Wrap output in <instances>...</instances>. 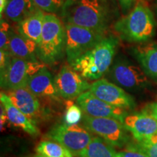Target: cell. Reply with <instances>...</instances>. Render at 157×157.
<instances>
[{
	"label": "cell",
	"instance_id": "1",
	"mask_svg": "<svg viewBox=\"0 0 157 157\" xmlns=\"http://www.w3.org/2000/svg\"><path fill=\"white\" fill-rule=\"evenodd\" d=\"M64 24L69 23L107 34L119 19L117 0H66L60 10Z\"/></svg>",
	"mask_w": 157,
	"mask_h": 157
},
{
	"label": "cell",
	"instance_id": "2",
	"mask_svg": "<svg viewBox=\"0 0 157 157\" xmlns=\"http://www.w3.org/2000/svg\"><path fill=\"white\" fill-rule=\"evenodd\" d=\"M119 44L117 36L107 35L94 48L78 57L71 66L86 80L101 79L112 66Z\"/></svg>",
	"mask_w": 157,
	"mask_h": 157
},
{
	"label": "cell",
	"instance_id": "3",
	"mask_svg": "<svg viewBox=\"0 0 157 157\" xmlns=\"http://www.w3.org/2000/svg\"><path fill=\"white\" fill-rule=\"evenodd\" d=\"M113 28L119 38L125 42L143 44L155 36L156 23L151 9L140 1L127 15L118 19Z\"/></svg>",
	"mask_w": 157,
	"mask_h": 157
},
{
	"label": "cell",
	"instance_id": "4",
	"mask_svg": "<svg viewBox=\"0 0 157 157\" xmlns=\"http://www.w3.org/2000/svg\"><path fill=\"white\" fill-rule=\"evenodd\" d=\"M66 48V29L60 18L44 13L40 41L37 44V58L42 63L54 65L63 58Z\"/></svg>",
	"mask_w": 157,
	"mask_h": 157
},
{
	"label": "cell",
	"instance_id": "5",
	"mask_svg": "<svg viewBox=\"0 0 157 157\" xmlns=\"http://www.w3.org/2000/svg\"><path fill=\"white\" fill-rule=\"evenodd\" d=\"M65 53L71 66L78 57L85 53L107 36L93 29L66 23Z\"/></svg>",
	"mask_w": 157,
	"mask_h": 157
},
{
	"label": "cell",
	"instance_id": "6",
	"mask_svg": "<svg viewBox=\"0 0 157 157\" xmlns=\"http://www.w3.org/2000/svg\"><path fill=\"white\" fill-rule=\"evenodd\" d=\"M46 137L48 140L60 143L74 156L78 157L91 142L93 136L84 125L65 123L55 125L47 133Z\"/></svg>",
	"mask_w": 157,
	"mask_h": 157
},
{
	"label": "cell",
	"instance_id": "7",
	"mask_svg": "<svg viewBox=\"0 0 157 157\" xmlns=\"http://www.w3.org/2000/svg\"><path fill=\"white\" fill-rule=\"evenodd\" d=\"M109 76L113 83L131 92L144 90L150 86L148 76L142 68L120 57L112 63Z\"/></svg>",
	"mask_w": 157,
	"mask_h": 157
},
{
	"label": "cell",
	"instance_id": "8",
	"mask_svg": "<svg viewBox=\"0 0 157 157\" xmlns=\"http://www.w3.org/2000/svg\"><path fill=\"white\" fill-rule=\"evenodd\" d=\"M82 124L91 132L101 137L113 147L122 148L127 145L129 137L121 121L112 118L92 117L83 113Z\"/></svg>",
	"mask_w": 157,
	"mask_h": 157
},
{
	"label": "cell",
	"instance_id": "9",
	"mask_svg": "<svg viewBox=\"0 0 157 157\" xmlns=\"http://www.w3.org/2000/svg\"><path fill=\"white\" fill-rule=\"evenodd\" d=\"M89 90L99 99L113 106L127 110L134 109L136 105L132 96L126 93L123 88L105 78L94 82Z\"/></svg>",
	"mask_w": 157,
	"mask_h": 157
},
{
	"label": "cell",
	"instance_id": "10",
	"mask_svg": "<svg viewBox=\"0 0 157 157\" xmlns=\"http://www.w3.org/2000/svg\"><path fill=\"white\" fill-rule=\"evenodd\" d=\"M55 83L60 97L67 100L77 98L91 85L71 66H63L55 78Z\"/></svg>",
	"mask_w": 157,
	"mask_h": 157
},
{
	"label": "cell",
	"instance_id": "11",
	"mask_svg": "<svg viewBox=\"0 0 157 157\" xmlns=\"http://www.w3.org/2000/svg\"><path fill=\"white\" fill-rule=\"evenodd\" d=\"M76 103L84 114L92 117L112 118L122 122L126 110L105 103L94 95L90 90L76 98Z\"/></svg>",
	"mask_w": 157,
	"mask_h": 157
},
{
	"label": "cell",
	"instance_id": "12",
	"mask_svg": "<svg viewBox=\"0 0 157 157\" xmlns=\"http://www.w3.org/2000/svg\"><path fill=\"white\" fill-rule=\"evenodd\" d=\"M7 92V95L15 106L35 124L48 116L47 109L42 107L38 97L34 95L26 87Z\"/></svg>",
	"mask_w": 157,
	"mask_h": 157
},
{
	"label": "cell",
	"instance_id": "13",
	"mask_svg": "<svg viewBox=\"0 0 157 157\" xmlns=\"http://www.w3.org/2000/svg\"><path fill=\"white\" fill-rule=\"evenodd\" d=\"M29 77V61L13 57L7 67L1 71V87L8 91L26 87Z\"/></svg>",
	"mask_w": 157,
	"mask_h": 157
},
{
	"label": "cell",
	"instance_id": "14",
	"mask_svg": "<svg viewBox=\"0 0 157 157\" xmlns=\"http://www.w3.org/2000/svg\"><path fill=\"white\" fill-rule=\"evenodd\" d=\"M122 123L127 130L132 133L135 140L157 134V120L146 111L127 113Z\"/></svg>",
	"mask_w": 157,
	"mask_h": 157
},
{
	"label": "cell",
	"instance_id": "15",
	"mask_svg": "<svg viewBox=\"0 0 157 157\" xmlns=\"http://www.w3.org/2000/svg\"><path fill=\"white\" fill-rule=\"evenodd\" d=\"M26 87L38 98L59 101L60 97L56 88L55 78L46 67L29 77Z\"/></svg>",
	"mask_w": 157,
	"mask_h": 157
},
{
	"label": "cell",
	"instance_id": "16",
	"mask_svg": "<svg viewBox=\"0 0 157 157\" xmlns=\"http://www.w3.org/2000/svg\"><path fill=\"white\" fill-rule=\"evenodd\" d=\"M0 101L1 104L5 108L10 123L15 127H19L24 132L28 133L32 137L38 136L39 130L36 124L31 121L23 112L15 107L14 104L12 103L9 96L5 92H2L0 94Z\"/></svg>",
	"mask_w": 157,
	"mask_h": 157
},
{
	"label": "cell",
	"instance_id": "17",
	"mask_svg": "<svg viewBox=\"0 0 157 157\" xmlns=\"http://www.w3.org/2000/svg\"><path fill=\"white\" fill-rule=\"evenodd\" d=\"M36 50V42L18 32H15L12 29L8 46V51L12 56L27 61H38Z\"/></svg>",
	"mask_w": 157,
	"mask_h": 157
},
{
	"label": "cell",
	"instance_id": "18",
	"mask_svg": "<svg viewBox=\"0 0 157 157\" xmlns=\"http://www.w3.org/2000/svg\"><path fill=\"white\" fill-rule=\"evenodd\" d=\"M132 52L146 75L157 80V44L140 45L133 48Z\"/></svg>",
	"mask_w": 157,
	"mask_h": 157
},
{
	"label": "cell",
	"instance_id": "19",
	"mask_svg": "<svg viewBox=\"0 0 157 157\" xmlns=\"http://www.w3.org/2000/svg\"><path fill=\"white\" fill-rule=\"evenodd\" d=\"M44 18V13L38 8L30 16L17 23V32L38 44L42 36Z\"/></svg>",
	"mask_w": 157,
	"mask_h": 157
},
{
	"label": "cell",
	"instance_id": "20",
	"mask_svg": "<svg viewBox=\"0 0 157 157\" xmlns=\"http://www.w3.org/2000/svg\"><path fill=\"white\" fill-rule=\"evenodd\" d=\"M38 7L33 0H8L4 15L8 20L15 23H20L30 16Z\"/></svg>",
	"mask_w": 157,
	"mask_h": 157
},
{
	"label": "cell",
	"instance_id": "21",
	"mask_svg": "<svg viewBox=\"0 0 157 157\" xmlns=\"http://www.w3.org/2000/svg\"><path fill=\"white\" fill-rule=\"evenodd\" d=\"M117 152L111 145L101 137H93L89 145L80 153L78 157H115Z\"/></svg>",
	"mask_w": 157,
	"mask_h": 157
},
{
	"label": "cell",
	"instance_id": "22",
	"mask_svg": "<svg viewBox=\"0 0 157 157\" xmlns=\"http://www.w3.org/2000/svg\"><path fill=\"white\" fill-rule=\"evenodd\" d=\"M37 154L45 157H73L67 148L53 140H42L36 148Z\"/></svg>",
	"mask_w": 157,
	"mask_h": 157
},
{
	"label": "cell",
	"instance_id": "23",
	"mask_svg": "<svg viewBox=\"0 0 157 157\" xmlns=\"http://www.w3.org/2000/svg\"><path fill=\"white\" fill-rule=\"evenodd\" d=\"M128 146L137 149L148 157H157V134L135 140Z\"/></svg>",
	"mask_w": 157,
	"mask_h": 157
},
{
	"label": "cell",
	"instance_id": "24",
	"mask_svg": "<svg viewBox=\"0 0 157 157\" xmlns=\"http://www.w3.org/2000/svg\"><path fill=\"white\" fill-rule=\"evenodd\" d=\"M39 10L47 13H54L60 11L66 0H33Z\"/></svg>",
	"mask_w": 157,
	"mask_h": 157
},
{
	"label": "cell",
	"instance_id": "25",
	"mask_svg": "<svg viewBox=\"0 0 157 157\" xmlns=\"http://www.w3.org/2000/svg\"><path fill=\"white\" fill-rule=\"evenodd\" d=\"M82 110L78 105L71 103V105H68L65 115V122L68 124H76L82 120Z\"/></svg>",
	"mask_w": 157,
	"mask_h": 157
},
{
	"label": "cell",
	"instance_id": "26",
	"mask_svg": "<svg viewBox=\"0 0 157 157\" xmlns=\"http://www.w3.org/2000/svg\"><path fill=\"white\" fill-rule=\"evenodd\" d=\"M0 29V49L1 50L8 51L10 36L12 28L7 21L1 18Z\"/></svg>",
	"mask_w": 157,
	"mask_h": 157
},
{
	"label": "cell",
	"instance_id": "27",
	"mask_svg": "<svg viewBox=\"0 0 157 157\" xmlns=\"http://www.w3.org/2000/svg\"><path fill=\"white\" fill-rule=\"evenodd\" d=\"M115 157H148L146 154L143 152L140 151L137 149L133 148V147L127 146V149L117 153Z\"/></svg>",
	"mask_w": 157,
	"mask_h": 157
},
{
	"label": "cell",
	"instance_id": "28",
	"mask_svg": "<svg viewBox=\"0 0 157 157\" xmlns=\"http://www.w3.org/2000/svg\"><path fill=\"white\" fill-rule=\"evenodd\" d=\"M13 58L12 55L10 53L9 51L0 50V69L3 71L7 67V65L10 62L11 59Z\"/></svg>",
	"mask_w": 157,
	"mask_h": 157
},
{
	"label": "cell",
	"instance_id": "29",
	"mask_svg": "<svg viewBox=\"0 0 157 157\" xmlns=\"http://www.w3.org/2000/svg\"><path fill=\"white\" fill-rule=\"evenodd\" d=\"M136 0H118L121 12L124 15H127L133 8Z\"/></svg>",
	"mask_w": 157,
	"mask_h": 157
},
{
	"label": "cell",
	"instance_id": "30",
	"mask_svg": "<svg viewBox=\"0 0 157 157\" xmlns=\"http://www.w3.org/2000/svg\"><path fill=\"white\" fill-rule=\"evenodd\" d=\"M0 124H1V131L3 132V131L5 130L6 129V125L9 124V119L7 117V113H6L5 108L3 107V105L1 104V117H0Z\"/></svg>",
	"mask_w": 157,
	"mask_h": 157
},
{
	"label": "cell",
	"instance_id": "31",
	"mask_svg": "<svg viewBox=\"0 0 157 157\" xmlns=\"http://www.w3.org/2000/svg\"><path fill=\"white\" fill-rule=\"evenodd\" d=\"M146 111L150 114H151L157 120V102L148 104L147 105Z\"/></svg>",
	"mask_w": 157,
	"mask_h": 157
},
{
	"label": "cell",
	"instance_id": "32",
	"mask_svg": "<svg viewBox=\"0 0 157 157\" xmlns=\"http://www.w3.org/2000/svg\"><path fill=\"white\" fill-rule=\"evenodd\" d=\"M8 0H0V14H1V18H2V13L4 10L5 8V6Z\"/></svg>",
	"mask_w": 157,
	"mask_h": 157
},
{
	"label": "cell",
	"instance_id": "33",
	"mask_svg": "<svg viewBox=\"0 0 157 157\" xmlns=\"http://www.w3.org/2000/svg\"><path fill=\"white\" fill-rule=\"evenodd\" d=\"M33 157H45V156H41V155H39V154H36V155H34V156Z\"/></svg>",
	"mask_w": 157,
	"mask_h": 157
}]
</instances>
